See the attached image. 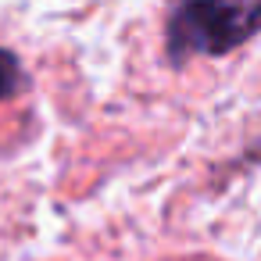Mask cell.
Wrapping results in <instances>:
<instances>
[{"mask_svg": "<svg viewBox=\"0 0 261 261\" xmlns=\"http://www.w3.org/2000/svg\"><path fill=\"white\" fill-rule=\"evenodd\" d=\"M261 29V4H182L168 22V54H225Z\"/></svg>", "mask_w": 261, "mask_h": 261, "instance_id": "obj_1", "label": "cell"}, {"mask_svg": "<svg viewBox=\"0 0 261 261\" xmlns=\"http://www.w3.org/2000/svg\"><path fill=\"white\" fill-rule=\"evenodd\" d=\"M18 86H22V68H18L15 54L11 50H0V100L11 97Z\"/></svg>", "mask_w": 261, "mask_h": 261, "instance_id": "obj_2", "label": "cell"}]
</instances>
